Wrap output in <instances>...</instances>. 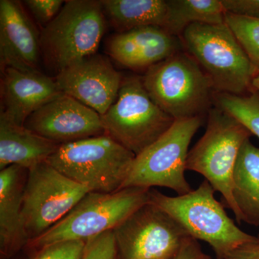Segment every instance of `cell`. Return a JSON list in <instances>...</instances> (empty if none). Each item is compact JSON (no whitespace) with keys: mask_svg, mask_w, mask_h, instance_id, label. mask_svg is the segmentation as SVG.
Returning a JSON list of instances; mask_svg holds the SVG:
<instances>
[{"mask_svg":"<svg viewBox=\"0 0 259 259\" xmlns=\"http://www.w3.org/2000/svg\"><path fill=\"white\" fill-rule=\"evenodd\" d=\"M117 244L113 231L90 238L86 242L81 259H117Z\"/></svg>","mask_w":259,"mask_h":259,"instance_id":"24","label":"cell"},{"mask_svg":"<svg viewBox=\"0 0 259 259\" xmlns=\"http://www.w3.org/2000/svg\"><path fill=\"white\" fill-rule=\"evenodd\" d=\"M90 192L47 161L30 168L23 199V223L29 242L57 224Z\"/></svg>","mask_w":259,"mask_h":259,"instance_id":"10","label":"cell"},{"mask_svg":"<svg viewBox=\"0 0 259 259\" xmlns=\"http://www.w3.org/2000/svg\"><path fill=\"white\" fill-rule=\"evenodd\" d=\"M61 0H26L24 4L28 8L34 18L40 25L47 26L51 23L64 6ZM44 27V28H45Z\"/></svg>","mask_w":259,"mask_h":259,"instance_id":"26","label":"cell"},{"mask_svg":"<svg viewBox=\"0 0 259 259\" xmlns=\"http://www.w3.org/2000/svg\"><path fill=\"white\" fill-rule=\"evenodd\" d=\"M203 124V117L175 120L164 134L135 158L122 189H170L178 195L192 190L185 178L189 146Z\"/></svg>","mask_w":259,"mask_h":259,"instance_id":"8","label":"cell"},{"mask_svg":"<svg viewBox=\"0 0 259 259\" xmlns=\"http://www.w3.org/2000/svg\"><path fill=\"white\" fill-rule=\"evenodd\" d=\"M175 259H212L204 253L198 241L191 237Z\"/></svg>","mask_w":259,"mask_h":259,"instance_id":"29","label":"cell"},{"mask_svg":"<svg viewBox=\"0 0 259 259\" xmlns=\"http://www.w3.org/2000/svg\"><path fill=\"white\" fill-rule=\"evenodd\" d=\"M107 53L124 67L146 69L184 51L180 37L157 26L141 27L118 32L107 44Z\"/></svg>","mask_w":259,"mask_h":259,"instance_id":"16","label":"cell"},{"mask_svg":"<svg viewBox=\"0 0 259 259\" xmlns=\"http://www.w3.org/2000/svg\"><path fill=\"white\" fill-rule=\"evenodd\" d=\"M253 88L254 90L259 92V73L254 78L253 81Z\"/></svg>","mask_w":259,"mask_h":259,"instance_id":"30","label":"cell"},{"mask_svg":"<svg viewBox=\"0 0 259 259\" xmlns=\"http://www.w3.org/2000/svg\"><path fill=\"white\" fill-rule=\"evenodd\" d=\"M207 180L190 193L170 197L150 189L149 202L169 214L194 239L207 242L215 259L223 258L254 236L245 233L227 214Z\"/></svg>","mask_w":259,"mask_h":259,"instance_id":"2","label":"cell"},{"mask_svg":"<svg viewBox=\"0 0 259 259\" xmlns=\"http://www.w3.org/2000/svg\"><path fill=\"white\" fill-rule=\"evenodd\" d=\"M213 103L259 139L258 91L253 90L241 95L214 93Z\"/></svg>","mask_w":259,"mask_h":259,"instance_id":"22","label":"cell"},{"mask_svg":"<svg viewBox=\"0 0 259 259\" xmlns=\"http://www.w3.org/2000/svg\"><path fill=\"white\" fill-rule=\"evenodd\" d=\"M150 189L127 187L113 193L88 192L57 224L29 242L37 250L68 241H88L117 226L149 202Z\"/></svg>","mask_w":259,"mask_h":259,"instance_id":"5","label":"cell"},{"mask_svg":"<svg viewBox=\"0 0 259 259\" xmlns=\"http://www.w3.org/2000/svg\"><path fill=\"white\" fill-rule=\"evenodd\" d=\"M141 79L153 101L175 120L203 117L211 110L212 83L185 50L151 66Z\"/></svg>","mask_w":259,"mask_h":259,"instance_id":"4","label":"cell"},{"mask_svg":"<svg viewBox=\"0 0 259 259\" xmlns=\"http://www.w3.org/2000/svg\"><path fill=\"white\" fill-rule=\"evenodd\" d=\"M1 71L0 117L15 125L24 126L29 116L63 94L55 79L40 71Z\"/></svg>","mask_w":259,"mask_h":259,"instance_id":"15","label":"cell"},{"mask_svg":"<svg viewBox=\"0 0 259 259\" xmlns=\"http://www.w3.org/2000/svg\"><path fill=\"white\" fill-rule=\"evenodd\" d=\"M42 59L40 34L23 5L0 1V66L23 71H39Z\"/></svg>","mask_w":259,"mask_h":259,"instance_id":"14","label":"cell"},{"mask_svg":"<svg viewBox=\"0 0 259 259\" xmlns=\"http://www.w3.org/2000/svg\"><path fill=\"white\" fill-rule=\"evenodd\" d=\"M106 20L119 32L146 26L163 27L166 20L164 0H102Z\"/></svg>","mask_w":259,"mask_h":259,"instance_id":"20","label":"cell"},{"mask_svg":"<svg viewBox=\"0 0 259 259\" xmlns=\"http://www.w3.org/2000/svg\"><path fill=\"white\" fill-rule=\"evenodd\" d=\"M221 259H259V233Z\"/></svg>","mask_w":259,"mask_h":259,"instance_id":"28","label":"cell"},{"mask_svg":"<svg viewBox=\"0 0 259 259\" xmlns=\"http://www.w3.org/2000/svg\"><path fill=\"white\" fill-rule=\"evenodd\" d=\"M226 13L222 2L218 0H168L162 28L172 35L180 37L192 24L226 23Z\"/></svg>","mask_w":259,"mask_h":259,"instance_id":"21","label":"cell"},{"mask_svg":"<svg viewBox=\"0 0 259 259\" xmlns=\"http://www.w3.org/2000/svg\"><path fill=\"white\" fill-rule=\"evenodd\" d=\"M100 1L69 0L40 33L42 59L56 74L97 54L106 28Z\"/></svg>","mask_w":259,"mask_h":259,"instance_id":"6","label":"cell"},{"mask_svg":"<svg viewBox=\"0 0 259 259\" xmlns=\"http://www.w3.org/2000/svg\"><path fill=\"white\" fill-rule=\"evenodd\" d=\"M232 192L242 221L259 226V148L250 139L245 140L238 152Z\"/></svg>","mask_w":259,"mask_h":259,"instance_id":"19","label":"cell"},{"mask_svg":"<svg viewBox=\"0 0 259 259\" xmlns=\"http://www.w3.org/2000/svg\"><path fill=\"white\" fill-rule=\"evenodd\" d=\"M117 259H120V258H119V256H118V258H117Z\"/></svg>","mask_w":259,"mask_h":259,"instance_id":"31","label":"cell"},{"mask_svg":"<svg viewBox=\"0 0 259 259\" xmlns=\"http://www.w3.org/2000/svg\"><path fill=\"white\" fill-rule=\"evenodd\" d=\"M113 231L120 259H175L191 238L180 223L150 202Z\"/></svg>","mask_w":259,"mask_h":259,"instance_id":"11","label":"cell"},{"mask_svg":"<svg viewBox=\"0 0 259 259\" xmlns=\"http://www.w3.org/2000/svg\"><path fill=\"white\" fill-rule=\"evenodd\" d=\"M101 120L106 134L136 156L157 141L175 121L153 101L141 78L136 76L122 79L117 100Z\"/></svg>","mask_w":259,"mask_h":259,"instance_id":"9","label":"cell"},{"mask_svg":"<svg viewBox=\"0 0 259 259\" xmlns=\"http://www.w3.org/2000/svg\"><path fill=\"white\" fill-rule=\"evenodd\" d=\"M28 172L15 165L0 170L2 259L10 258L29 243L23 218V193Z\"/></svg>","mask_w":259,"mask_h":259,"instance_id":"17","label":"cell"},{"mask_svg":"<svg viewBox=\"0 0 259 259\" xmlns=\"http://www.w3.org/2000/svg\"><path fill=\"white\" fill-rule=\"evenodd\" d=\"M136 155L108 135L60 145L47 161L90 192L122 190Z\"/></svg>","mask_w":259,"mask_h":259,"instance_id":"3","label":"cell"},{"mask_svg":"<svg viewBox=\"0 0 259 259\" xmlns=\"http://www.w3.org/2000/svg\"><path fill=\"white\" fill-rule=\"evenodd\" d=\"M184 50L194 58L215 93L244 95L254 90L259 71L226 23H195L180 36Z\"/></svg>","mask_w":259,"mask_h":259,"instance_id":"1","label":"cell"},{"mask_svg":"<svg viewBox=\"0 0 259 259\" xmlns=\"http://www.w3.org/2000/svg\"><path fill=\"white\" fill-rule=\"evenodd\" d=\"M55 80L63 93L101 116L117 100L122 78L108 58L95 54L69 65Z\"/></svg>","mask_w":259,"mask_h":259,"instance_id":"12","label":"cell"},{"mask_svg":"<svg viewBox=\"0 0 259 259\" xmlns=\"http://www.w3.org/2000/svg\"><path fill=\"white\" fill-rule=\"evenodd\" d=\"M24 126L59 145L106 134L100 115L64 93L29 116Z\"/></svg>","mask_w":259,"mask_h":259,"instance_id":"13","label":"cell"},{"mask_svg":"<svg viewBox=\"0 0 259 259\" xmlns=\"http://www.w3.org/2000/svg\"><path fill=\"white\" fill-rule=\"evenodd\" d=\"M207 129L189 151L187 170L200 174L222 195L223 206L242 217L233 197V174L238 152L245 140L253 136L236 119L218 107L211 108Z\"/></svg>","mask_w":259,"mask_h":259,"instance_id":"7","label":"cell"},{"mask_svg":"<svg viewBox=\"0 0 259 259\" xmlns=\"http://www.w3.org/2000/svg\"><path fill=\"white\" fill-rule=\"evenodd\" d=\"M225 23L231 28L252 64L259 71V19L226 13Z\"/></svg>","mask_w":259,"mask_h":259,"instance_id":"23","label":"cell"},{"mask_svg":"<svg viewBox=\"0 0 259 259\" xmlns=\"http://www.w3.org/2000/svg\"><path fill=\"white\" fill-rule=\"evenodd\" d=\"M86 242L68 241L53 243L37 250L32 259H81Z\"/></svg>","mask_w":259,"mask_h":259,"instance_id":"25","label":"cell"},{"mask_svg":"<svg viewBox=\"0 0 259 259\" xmlns=\"http://www.w3.org/2000/svg\"><path fill=\"white\" fill-rule=\"evenodd\" d=\"M59 146L0 117V170L13 165L29 170L47 161Z\"/></svg>","mask_w":259,"mask_h":259,"instance_id":"18","label":"cell"},{"mask_svg":"<svg viewBox=\"0 0 259 259\" xmlns=\"http://www.w3.org/2000/svg\"><path fill=\"white\" fill-rule=\"evenodd\" d=\"M226 13L259 19V0H223Z\"/></svg>","mask_w":259,"mask_h":259,"instance_id":"27","label":"cell"}]
</instances>
